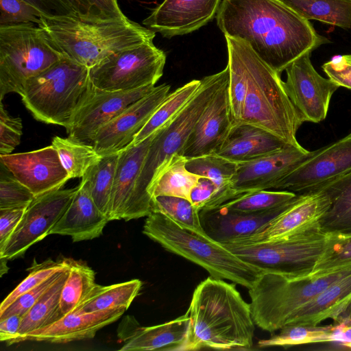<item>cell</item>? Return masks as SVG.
I'll return each instance as SVG.
<instances>
[{
	"mask_svg": "<svg viewBox=\"0 0 351 351\" xmlns=\"http://www.w3.org/2000/svg\"><path fill=\"white\" fill-rule=\"evenodd\" d=\"M216 19L224 36L245 41L279 74L302 56L330 43L309 21L278 0H222Z\"/></svg>",
	"mask_w": 351,
	"mask_h": 351,
	"instance_id": "obj_1",
	"label": "cell"
},
{
	"mask_svg": "<svg viewBox=\"0 0 351 351\" xmlns=\"http://www.w3.org/2000/svg\"><path fill=\"white\" fill-rule=\"evenodd\" d=\"M186 313L189 325L182 351L252 348L256 324L250 304L234 285L210 276L196 287Z\"/></svg>",
	"mask_w": 351,
	"mask_h": 351,
	"instance_id": "obj_2",
	"label": "cell"
},
{
	"mask_svg": "<svg viewBox=\"0 0 351 351\" xmlns=\"http://www.w3.org/2000/svg\"><path fill=\"white\" fill-rule=\"evenodd\" d=\"M40 27L64 56L88 69L113 53L153 41L156 36L128 17L90 20L75 14L43 16Z\"/></svg>",
	"mask_w": 351,
	"mask_h": 351,
	"instance_id": "obj_3",
	"label": "cell"
},
{
	"mask_svg": "<svg viewBox=\"0 0 351 351\" xmlns=\"http://www.w3.org/2000/svg\"><path fill=\"white\" fill-rule=\"evenodd\" d=\"M228 64L222 71L201 79L199 88L187 105L158 130L149 147L123 219L148 216L152 212L149 190L162 167L174 154L182 156L188 137L218 90L229 80Z\"/></svg>",
	"mask_w": 351,
	"mask_h": 351,
	"instance_id": "obj_4",
	"label": "cell"
},
{
	"mask_svg": "<svg viewBox=\"0 0 351 351\" xmlns=\"http://www.w3.org/2000/svg\"><path fill=\"white\" fill-rule=\"evenodd\" d=\"M236 40L247 78L239 123L259 127L290 145L302 147L296 134L304 121L285 91L280 74L261 60L245 41L241 38Z\"/></svg>",
	"mask_w": 351,
	"mask_h": 351,
	"instance_id": "obj_5",
	"label": "cell"
},
{
	"mask_svg": "<svg viewBox=\"0 0 351 351\" xmlns=\"http://www.w3.org/2000/svg\"><path fill=\"white\" fill-rule=\"evenodd\" d=\"M143 233L166 250L201 266L214 278L249 289L263 273L207 234L183 228L159 212L147 216Z\"/></svg>",
	"mask_w": 351,
	"mask_h": 351,
	"instance_id": "obj_6",
	"label": "cell"
},
{
	"mask_svg": "<svg viewBox=\"0 0 351 351\" xmlns=\"http://www.w3.org/2000/svg\"><path fill=\"white\" fill-rule=\"evenodd\" d=\"M93 87L89 69L64 56L29 78L21 96L36 120L67 129Z\"/></svg>",
	"mask_w": 351,
	"mask_h": 351,
	"instance_id": "obj_7",
	"label": "cell"
},
{
	"mask_svg": "<svg viewBox=\"0 0 351 351\" xmlns=\"http://www.w3.org/2000/svg\"><path fill=\"white\" fill-rule=\"evenodd\" d=\"M350 274L351 268L325 275L263 272L249 289L255 324L269 332L279 330L300 306Z\"/></svg>",
	"mask_w": 351,
	"mask_h": 351,
	"instance_id": "obj_8",
	"label": "cell"
},
{
	"mask_svg": "<svg viewBox=\"0 0 351 351\" xmlns=\"http://www.w3.org/2000/svg\"><path fill=\"white\" fill-rule=\"evenodd\" d=\"M64 56L45 29L28 23L0 27V101L22 95L27 81Z\"/></svg>",
	"mask_w": 351,
	"mask_h": 351,
	"instance_id": "obj_9",
	"label": "cell"
},
{
	"mask_svg": "<svg viewBox=\"0 0 351 351\" xmlns=\"http://www.w3.org/2000/svg\"><path fill=\"white\" fill-rule=\"evenodd\" d=\"M327 237L317 226L278 240L222 244L263 272L311 273L324 251Z\"/></svg>",
	"mask_w": 351,
	"mask_h": 351,
	"instance_id": "obj_10",
	"label": "cell"
},
{
	"mask_svg": "<svg viewBox=\"0 0 351 351\" xmlns=\"http://www.w3.org/2000/svg\"><path fill=\"white\" fill-rule=\"evenodd\" d=\"M165 53L153 41L108 56L89 69L92 85L109 91H128L155 86L163 75Z\"/></svg>",
	"mask_w": 351,
	"mask_h": 351,
	"instance_id": "obj_11",
	"label": "cell"
},
{
	"mask_svg": "<svg viewBox=\"0 0 351 351\" xmlns=\"http://www.w3.org/2000/svg\"><path fill=\"white\" fill-rule=\"evenodd\" d=\"M77 189L78 186L60 189L36 197L14 232L0 247V258H18L32 245L48 236L70 205Z\"/></svg>",
	"mask_w": 351,
	"mask_h": 351,
	"instance_id": "obj_12",
	"label": "cell"
},
{
	"mask_svg": "<svg viewBox=\"0 0 351 351\" xmlns=\"http://www.w3.org/2000/svg\"><path fill=\"white\" fill-rule=\"evenodd\" d=\"M311 53H305L286 68L284 87L303 121L317 123L326 119L331 97L339 86L317 72Z\"/></svg>",
	"mask_w": 351,
	"mask_h": 351,
	"instance_id": "obj_13",
	"label": "cell"
},
{
	"mask_svg": "<svg viewBox=\"0 0 351 351\" xmlns=\"http://www.w3.org/2000/svg\"><path fill=\"white\" fill-rule=\"evenodd\" d=\"M351 171V133L317 150L298 165L274 189L301 194L315 191Z\"/></svg>",
	"mask_w": 351,
	"mask_h": 351,
	"instance_id": "obj_14",
	"label": "cell"
},
{
	"mask_svg": "<svg viewBox=\"0 0 351 351\" xmlns=\"http://www.w3.org/2000/svg\"><path fill=\"white\" fill-rule=\"evenodd\" d=\"M155 86L128 91L104 90L93 86L66 129L68 137L92 146L96 133L102 126L151 93Z\"/></svg>",
	"mask_w": 351,
	"mask_h": 351,
	"instance_id": "obj_15",
	"label": "cell"
},
{
	"mask_svg": "<svg viewBox=\"0 0 351 351\" xmlns=\"http://www.w3.org/2000/svg\"><path fill=\"white\" fill-rule=\"evenodd\" d=\"M330 205V196L321 188L297 194L286 208L255 234L232 243L278 240L320 226V221Z\"/></svg>",
	"mask_w": 351,
	"mask_h": 351,
	"instance_id": "obj_16",
	"label": "cell"
},
{
	"mask_svg": "<svg viewBox=\"0 0 351 351\" xmlns=\"http://www.w3.org/2000/svg\"><path fill=\"white\" fill-rule=\"evenodd\" d=\"M171 86H155L96 133L92 146L101 156L118 153L130 146L160 104L169 94Z\"/></svg>",
	"mask_w": 351,
	"mask_h": 351,
	"instance_id": "obj_17",
	"label": "cell"
},
{
	"mask_svg": "<svg viewBox=\"0 0 351 351\" xmlns=\"http://www.w3.org/2000/svg\"><path fill=\"white\" fill-rule=\"evenodd\" d=\"M0 161L35 197L60 189L70 180L52 145L27 152L0 154Z\"/></svg>",
	"mask_w": 351,
	"mask_h": 351,
	"instance_id": "obj_18",
	"label": "cell"
},
{
	"mask_svg": "<svg viewBox=\"0 0 351 351\" xmlns=\"http://www.w3.org/2000/svg\"><path fill=\"white\" fill-rule=\"evenodd\" d=\"M312 153L302 147L289 145L266 156L239 163L232 181L234 198L254 191L274 189L281 179Z\"/></svg>",
	"mask_w": 351,
	"mask_h": 351,
	"instance_id": "obj_19",
	"label": "cell"
},
{
	"mask_svg": "<svg viewBox=\"0 0 351 351\" xmlns=\"http://www.w3.org/2000/svg\"><path fill=\"white\" fill-rule=\"evenodd\" d=\"M221 0H164L143 21L147 28L171 38L191 33L216 16Z\"/></svg>",
	"mask_w": 351,
	"mask_h": 351,
	"instance_id": "obj_20",
	"label": "cell"
},
{
	"mask_svg": "<svg viewBox=\"0 0 351 351\" xmlns=\"http://www.w3.org/2000/svg\"><path fill=\"white\" fill-rule=\"evenodd\" d=\"M228 81L218 90L195 125L182 152L185 158L217 154L226 141L232 127Z\"/></svg>",
	"mask_w": 351,
	"mask_h": 351,
	"instance_id": "obj_21",
	"label": "cell"
},
{
	"mask_svg": "<svg viewBox=\"0 0 351 351\" xmlns=\"http://www.w3.org/2000/svg\"><path fill=\"white\" fill-rule=\"evenodd\" d=\"M292 201L277 208L255 213L232 210L221 204L200 210L199 219L209 237L221 243H232L255 234Z\"/></svg>",
	"mask_w": 351,
	"mask_h": 351,
	"instance_id": "obj_22",
	"label": "cell"
},
{
	"mask_svg": "<svg viewBox=\"0 0 351 351\" xmlns=\"http://www.w3.org/2000/svg\"><path fill=\"white\" fill-rule=\"evenodd\" d=\"M125 309H112L98 312L75 311L51 324L28 332L25 341L65 343L93 338L102 328L116 322Z\"/></svg>",
	"mask_w": 351,
	"mask_h": 351,
	"instance_id": "obj_23",
	"label": "cell"
},
{
	"mask_svg": "<svg viewBox=\"0 0 351 351\" xmlns=\"http://www.w3.org/2000/svg\"><path fill=\"white\" fill-rule=\"evenodd\" d=\"M95 203L85 176L70 205L49 231L50 234L69 236L73 242L99 237L108 222Z\"/></svg>",
	"mask_w": 351,
	"mask_h": 351,
	"instance_id": "obj_24",
	"label": "cell"
},
{
	"mask_svg": "<svg viewBox=\"0 0 351 351\" xmlns=\"http://www.w3.org/2000/svg\"><path fill=\"white\" fill-rule=\"evenodd\" d=\"M350 315L351 274L332 283L300 306L285 325L315 326L328 318L336 322Z\"/></svg>",
	"mask_w": 351,
	"mask_h": 351,
	"instance_id": "obj_25",
	"label": "cell"
},
{
	"mask_svg": "<svg viewBox=\"0 0 351 351\" xmlns=\"http://www.w3.org/2000/svg\"><path fill=\"white\" fill-rule=\"evenodd\" d=\"M289 145L263 128L239 123L232 125L216 154L239 164L279 152Z\"/></svg>",
	"mask_w": 351,
	"mask_h": 351,
	"instance_id": "obj_26",
	"label": "cell"
},
{
	"mask_svg": "<svg viewBox=\"0 0 351 351\" xmlns=\"http://www.w3.org/2000/svg\"><path fill=\"white\" fill-rule=\"evenodd\" d=\"M156 132L138 145H131L119 152L111 194L109 221L123 219Z\"/></svg>",
	"mask_w": 351,
	"mask_h": 351,
	"instance_id": "obj_27",
	"label": "cell"
},
{
	"mask_svg": "<svg viewBox=\"0 0 351 351\" xmlns=\"http://www.w3.org/2000/svg\"><path fill=\"white\" fill-rule=\"evenodd\" d=\"M189 317L186 313L161 324L136 327L126 338L121 351H182L186 341Z\"/></svg>",
	"mask_w": 351,
	"mask_h": 351,
	"instance_id": "obj_28",
	"label": "cell"
},
{
	"mask_svg": "<svg viewBox=\"0 0 351 351\" xmlns=\"http://www.w3.org/2000/svg\"><path fill=\"white\" fill-rule=\"evenodd\" d=\"M185 166L189 171L211 180L216 186L215 195L204 208L216 207L234 198L232 181L237 163L212 154L186 159Z\"/></svg>",
	"mask_w": 351,
	"mask_h": 351,
	"instance_id": "obj_29",
	"label": "cell"
},
{
	"mask_svg": "<svg viewBox=\"0 0 351 351\" xmlns=\"http://www.w3.org/2000/svg\"><path fill=\"white\" fill-rule=\"evenodd\" d=\"M330 196L331 205L320 221L326 233L351 232V171L318 189Z\"/></svg>",
	"mask_w": 351,
	"mask_h": 351,
	"instance_id": "obj_30",
	"label": "cell"
},
{
	"mask_svg": "<svg viewBox=\"0 0 351 351\" xmlns=\"http://www.w3.org/2000/svg\"><path fill=\"white\" fill-rule=\"evenodd\" d=\"M68 274L69 265L60 274L52 285L23 316L17 335L9 345L22 342L23 337L28 332L40 329L57 320L60 295Z\"/></svg>",
	"mask_w": 351,
	"mask_h": 351,
	"instance_id": "obj_31",
	"label": "cell"
},
{
	"mask_svg": "<svg viewBox=\"0 0 351 351\" xmlns=\"http://www.w3.org/2000/svg\"><path fill=\"white\" fill-rule=\"evenodd\" d=\"M186 158L176 154L162 167L149 190L151 198L169 195L189 199L190 193L200 176L189 171Z\"/></svg>",
	"mask_w": 351,
	"mask_h": 351,
	"instance_id": "obj_32",
	"label": "cell"
},
{
	"mask_svg": "<svg viewBox=\"0 0 351 351\" xmlns=\"http://www.w3.org/2000/svg\"><path fill=\"white\" fill-rule=\"evenodd\" d=\"M69 274L63 285L57 320L75 311L83 303L95 283V273L85 263L66 258Z\"/></svg>",
	"mask_w": 351,
	"mask_h": 351,
	"instance_id": "obj_33",
	"label": "cell"
},
{
	"mask_svg": "<svg viewBox=\"0 0 351 351\" xmlns=\"http://www.w3.org/2000/svg\"><path fill=\"white\" fill-rule=\"evenodd\" d=\"M306 20L351 28V0H278Z\"/></svg>",
	"mask_w": 351,
	"mask_h": 351,
	"instance_id": "obj_34",
	"label": "cell"
},
{
	"mask_svg": "<svg viewBox=\"0 0 351 351\" xmlns=\"http://www.w3.org/2000/svg\"><path fill=\"white\" fill-rule=\"evenodd\" d=\"M141 287L142 282L138 279L107 286L96 284L75 311L98 312L120 308L126 311L138 295Z\"/></svg>",
	"mask_w": 351,
	"mask_h": 351,
	"instance_id": "obj_35",
	"label": "cell"
},
{
	"mask_svg": "<svg viewBox=\"0 0 351 351\" xmlns=\"http://www.w3.org/2000/svg\"><path fill=\"white\" fill-rule=\"evenodd\" d=\"M201 80H193L169 93L135 136L132 145H136L160 130L191 101L198 90Z\"/></svg>",
	"mask_w": 351,
	"mask_h": 351,
	"instance_id": "obj_36",
	"label": "cell"
},
{
	"mask_svg": "<svg viewBox=\"0 0 351 351\" xmlns=\"http://www.w3.org/2000/svg\"><path fill=\"white\" fill-rule=\"evenodd\" d=\"M336 327L329 326L287 324L280 332L268 339L258 341L260 348L269 347L288 348L306 343L335 342Z\"/></svg>",
	"mask_w": 351,
	"mask_h": 351,
	"instance_id": "obj_37",
	"label": "cell"
},
{
	"mask_svg": "<svg viewBox=\"0 0 351 351\" xmlns=\"http://www.w3.org/2000/svg\"><path fill=\"white\" fill-rule=\"evenodd\" d=\"M51 145L56 149L70 179L82 178L101 158L93 146L77 142L69 137L56 136L52 138Z\"/></svg>",
	"mask_w": 351,
	"mask_h": 351,
	"instance_id": "obj_38",
	"label": "cell"
},
{
	"mask_svg": "<svg viewBox=\"0 0 351 351\" xmlns=\"http://www.w3.org/2000/svg\"><path fill=\"white\" fill-rule=\"evenodd\" d=\"M229 67L228 93L232 125L240 123L247 90V78L245 65L236 38L225 36Z\"/></svg>",
	"mask_w": 351,
	"mask_h": 351,
	"instance_id": "obj_39",
	"label": "cell"
},
{
	"mask_svg": "<svg viewBox=\"0 0 351 351\" xmlns=\"http://www.w3.org/2000/svg\"><path fill=\"white\" fill-rule=\"evenodd\" d=\"M119 154V152L101 156L99 161L93 165L84 176L88 180L90 194L95 203L108 221L111 194Z\"/></svg>",
	"mask_w": 351,
	"mask_h": 351,
	"instance_id": "obj_40",
	"label": "cell"
},
{
	"mask_svg": "<svg viewBox=\"0 0 351 351\" xmlns=\"http://www.w3.org/2000/svg\"><path fill=\"white\" fill-rule=\"evenodd\" d=\"M327 234L326 247L312 274L325 275L351 268V232Z\"/></svg>",
	"mask_w": 351,
	"mask_h": 351,
	"instance_id": "obj_41",
	"label": "cell"
},
{
	"mask_svg": "<svg viewBox=\"0 0 351 351\" xmlns=\"http://www.w3.org/2000/svg\"><path fill=\"white\" fill-rule=\"evenodd\" d=\"M152 211L162 213L183 228L206 234L201 225L199 211L188 199L169 195L153 197Z\"/></svg>",
	"mask_w": 351,
	"mask_h": 351,
	"instance_id": "obj_42",
	"label": "cell"
},
{
	"mask_svg": "<svg viewBox=\"0 0 351 351\" xmlns=\"http://www.w3.org/2000/svg\"><path fill=\"white\" fill-rule=\"evenodd\" d=\"M297 196L288 191L261 190L243 194L224 204L228 208L246 213L273 210L284 206Z\"/></svg>",
	"mask_w": 351,
	"mask_h": 351,
	"instance_id": "obj_43",
	"label": "cell"
},
{
	"mask_svg": "<svg viewBox=\"0 0 351 351\" xmlns=\"http://www.w3.org/2000/svg\"><path fill=\"white\" fill-rule=\"evenodd\" d=\"M68 267L66 258L54 261L47 259L41 263H34L27 270L28 276L23 279L3 300L0 312L8 307L15 299L23 293L41 284L53 274Z\"/></svg>",
	"mask_w": 351,
	"mask_h": 351,
	"instance_id": "obj_44",
	"label": "cell"
},
{
	"mask_svg": "<svg viewBox=\"0 0 351 351\" xmlns=\"http://www.w3.org/2000/svg\"><path fill=\"white\" fill-rule=\"evenodd\" d=\"M34 198V194L0 161V209L27 208Z\"/></svg>",
	"mask_w": 351,
	"mask_h": 351,
	"instance_id": "obj_45",
	"label": "cell"
},
{
	"mask_svg": "<svg viewBox=\"0 0 351 351\" xmlns=\"http://www.w3.org/2000/svg\"><path fill=\"white\" fill-rule=\"evenodd\" d=\"M75 14L90 20L126 18L117 0H62Z\"/></svg>",
	"mask_w": 351,
	"mask_h": 351,
	"instance_id": "obj_46",
	"label": "cell"
},
{
	"mask_svg": "<svg viewBox=\"0 0 351 351\" xmlns=\"http://www.w3.org/2000/svg\"><path fill=\"white\" fill-rule=\"evenodd\" d=\"M43 16L24 0H0V27L28 23L40 26Z\"/></svg>",
	"mask_w": 351,
	"mask_h": 351,
	"instance_id": "obj_47",
	"label": "cell"
},
{
	"mask_svg": "<svg viewBox=\"0 0 351 351\" xmlns=\"http://www.w3.org/2000/svg\"><path fill=\"white\" fill-rule=\"evenodd\" d=\"M21 119L10 116L0 101V154H10L19 145L23 134Z\"/></svg>",
	"mask_w": 351,
	"mask_h": 351,
	"instance_id": "obj_48",
	"label": "cell"
},
{
	"mask_svg": "<svg viewBox=\"0 0 351 351\" xmlns=\"http://www.w3.org/2000/svg\"><path fill=\"white\" fill-rule=\"evenodd\" d=\"M62 271L53 274L41 284L19 296L8 307L0 312V319L14 315H20L23 317L41 295L52 285Z\"/></svg>",
	"mask_w": 351,
	"mask_h": 351,
	"instance_id": "obj_49",
	"label": "cell"
},
{
	"mask_svg": "<svg viewBox=\"0 0 351 351\" xmlns=\"http://www.w3.org/2000/svg\"><path fill=\"white\" fill-rule=\"evenodd\" d=\"M322 69L338 86L351 90V54L335 56L322 65Z\"/></svg>",
	"mask_w": 351,
	"mask_h": 351,
	"instance_id": "obj_50",
	"label": "cell"
},
{
	"mask_svg": "<svg viewBox=\"0 0 351 351\" xmlns=\"http://www.w3.org/2000/svg\"><path fill=\"white\" fill-rule=\"evenodd\" d=\"M26 209L25 207L0 209V247L14 232Z\"/></svg>",
	"mask_w": 351,
	"mask_h": 351,
	"instance_id": "obj_51",
	"label": "cell"
},
{
	"mask_svg": "<svg viewBox=\"0 0 351 351\" xmlns=\"http://www.w3.org/2000/svg\"><path fill=\"white\" fill-rule=\"evenodd\" d=\"M216 190V186L211 180L200 177L191 189L189 200L199 211L209 203L215 195Z\"/></svg>",
	"mask_w": 351,
	"mask_h": 351,
	"instance_id": "obj_52",
	"label": "cell"
},
{
	"mask_svg": "<svg viewBox=\"0 0 351 351\" xmlns=\"http://www.w3.org/2000/svg\"><path fill=\"white\" fill-rule=\"evenodd\" d=\"M38 9L45 16L59 17L73 14L62 0H24Z\"/></svg>",
	"mask_w": 351,
	"mask_h": 351,
	"instance_id": "obj_53",
	"label": "cell"
},
{
	"mask_svg": "<svg viewBox=\"0 0 351 351\" xmlns=\"http://www.w3.org/2000/svg\"><path fill=\"white\" fill-rule=\"evenodd\" d=\"M21 321L22 317L17 315L0 319V341L9 345L17 335Z\"/></svg>",
	"mask_w": 351,
	"mask_h": 351,
	"instance_id": "obj_54",
	"label": "cell"
},
{
	"mask_svg": "<svg viewBox=\"0 0 351 351\" xmlns=\"http://www.w3.org/2000/svg\"><path fill=\"white\" fill-rule=\"evenodd\" d=\"M7 259L5 258H1V275L2 276L4 272H6L8 269V267H7Z\"/></svg>",
	"mask_w": 351,
	"mask_h": 351,
	"instance_id": "obj_55",
	"label": "cell"
}]
</instances>
